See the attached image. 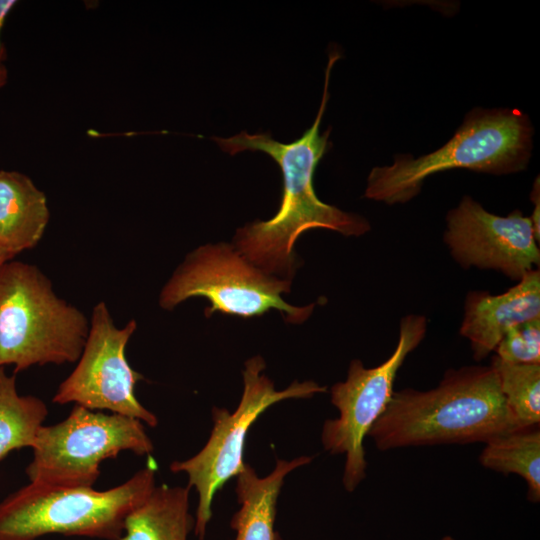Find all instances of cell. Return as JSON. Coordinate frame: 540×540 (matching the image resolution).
I'll return each instance as SVG.
<instances>
[{"label": "cell", "instance_id": "cell-6", "mask_svg": "<svg viewBox=\"0 0 540 540\" xmlns=\"http://www.w3.org/2000/svg\"><path fill=\"white\" fill-rule=\"evenodd\" d=\"M290 287L291 280L265 273L234 245L208 244L186 256L162 288L159 305L172 310L191 297H204L211 304L205 309L206 317L218 311L251 318L275 309L286 321L301 323L315 304L296 307L286 303L281 294Z\"/></svg>", "mask_w": 540, "mask_h": 540}, {"label": "cell", "instance_id": "cell-11", "mask_svg": "<svg viewBox=\"0 0 540 540\" xmlns=\"http://www.w3.org/2000/svg\"><path fill=\"white\" fill-rule=\"evenodd\" d=\"M443 240L462 268L495 270L514 281L537 269L540 250L529 217L520 210L498 216L470 196L446 215Z\"/></svg>", "mask_w": 540, "mask_h": 540}, {"label": "cell", "instance_id": "cell-20", "mask_svg": "<svg viewBox=\"0 0 540 540\" xmlns=\"http://www.w3.org/2000/svg\"><path fill=\"white\" fill-rule=\"evenodd\" d=\"M540 189L539 178L535 180L533 189L531 191V200L534 203V209L532 215L529 217L533 226L534 234L539 242L540 240Z\"/></svg>", "mask_w": 540, "mask_h": 540}, {"label": "cell", "instance_id": "cell-14", "mask_svg": "<svg viewBox=\"0 0 540 540\" xmlns=\"http://www.w3.org/2000/svg\"><path fill=\"white\" fill-rule=\"evenodd\" d=\"M313 457L300 456L291 461L277 460L274 470L260 478L248 464L236 476V495L240 509L230 526L235 540H282L274 529L276 506L284 478L294 469L307 465Z\"/></svg>", "mask_w": 540, "mask_h": 540}, {"label": "cell", "instance_id": "cell-10", "mask_svg": "<svg viewBox=\"0 0 540 540\" xmlns=\"http://www.w3.org/2000/svg\"><path fill=\"white\" fill-rule=\"evenodd\" d=\"M88 336L77 365L64 379L52 401L75 403L90 410H108L140 420L150 427L158 424L156 415L135 395V386L144 377L127 361L126 346L137 329L131 319L117 328L105 302L92 309Z\"/></svg>", "mask_w": 540, "mask_h": 540}, {"label": "cell", "instance_id": "cell-15", "mask_svg": "<svg viewBox=\"0 0 540 540\" xmlns=\"http://www.w3.org/2000/svg\"><path fill=\"white\" fill-rule=\"evenodd\" d=\"M189 487L155 486L126 517L120 540H188L195 526Z\"/></svg>", "mask_w": 540, "mask_h": 540}, {"label": "cell", "instance_id": "cell-24", "mask_svg": "<svg viewBox=\"0 0 540 540\" xmlns=\"http://www.w3.org/2000/svg\"><path fill=\"white\" fill-rule=\"evenodd\" d=\"M441 540H454L451 536H444Z\"/></svg>", "mask_w": 540, "mask_h": 540}, {"label": "cell", "instance_id": "cell-17", "mask_svg": "<svg viewBox=\"0 0 540 540\" xmlns=\"http://www.w3.org/2000/svg\"><path fill=\"white\" fill-rule=\"evenodd\" d=\"M48 415L44 401L32 395H19L15 374L0 367V460L11 451L32 448Z\"/></svg>", "mask_w": 540, "mask_h": 540}, {"label": "cell", "instance_id": "cell-2", "mask_svg": "<svg viewBox=\"0 0 540 540\" xmlns=\"http://www.w3.org/2000/svg\"><path fill=\"white\" fill-rule=\"evenodd\" d=\"M517 430L521 429L506 405L494 369L468 365L447 370L433 389L394 391L367 436L377 449L387 451L486 443Z\"/></svg>", "mask_w": 540, "mask_h": 540}, {"label": "cell", "instance_id": "cell-21", "mask_svg": "<svg viewBox=\"0 0 540 540\" xmlns=\"http://www.w3.org/2000/svg\"><path fill=\"white\" fill-rule=\"evenodd\" d=\"M16 3L17 1L15 0H0V64H2V61L6 58V49L1 41V32L8 14Z\"/></svg>", "mask_w": 540, "mask_h": 540}, {"label": "cell", "instance_id": "cell-13", "mask_svg": "<svg viewBox=\"0 0 540 540\" xmlns=\"http://www.w3.org/2000/svg\"><path fill=\"white\" fill-rule=\"evenodd\" d=\"M50 218L45 194L25 174L0 171V249L14 258L37 246Z\"/></svg>", "mask_w": 540, "mask_h": 540}, {"label": "cell", "instance_id": "cell-16", "mask_svg": "<svg viewBox=\"0 0 540 540\" xmlns=\"http://www.w3.org/2000/svg\"><path fill=\"white\" fill-rule=\"evenodd\" d=\"M479 462L487 469L517 474L527 485V499L540 501V431L529 428L500 435L485 443Z\"/></svg>", "mask_w": 540, "mask_h": 540}, {"label": "cell", "instance_id": "cell-7", "mask_svg": "<svg viewBox=\"0 0 540 540\" xmlns=\"http://www.w3.org/2000/svg\"><path fill=\"white\" fill-rule=\"evenodd\" d=\"M153 443L143 422L75 405L63 421L41 426L26 468L32 483L58 488H91L100 464L123 451L150 455Z\"/></svg>", "mask_w": 540, "mask_h": 540}, {"label": "cell", "instance_id": "cell-5", "mask_svg": "<svg viewBox=\"0 0 540 540\" xmlns=\"http://www.w3.org/2000/svg\"><path fill=\"white\" fill-rule=\"evenodd\" d=\"M153 463L124 483L98 491L30 482L0 502V540L49 534L120 540L127 515L155 488Z\"/></svg>", "mask_w": 540, "mask_h": 540}, {"label": "cell", "instance_id": "cell-4", "mask_svg": "<svg viewBox=\"0 0 540 540\" xmlns=\"http://www.w3.org/2000/svg\"><path fill=\"white\" fill-rule=\"evenodd\" d=\"M89 326L36 265L13 259L0 265V367L13 365L16 374L35 365L74 363Z\"/></svg>", "mask_w": 540, "mask_h": 540}, {"label": "cell", "instance_id": "cell-9", "mask_svg": "<svg viewBox=\"0 0 540 540\" xmlns=\"http://www.w3.org/2000/svg\"><path fill=\"white\" fill-rule=\"evenodd\" d=\"M426 331L425 316L402 317L397 346L389 358L373 368L364 367L358 359L352 360L346 380L331 388V402L339 416L325 421L321 441L330 454L345 455L342 482L348 492L354 491L366 477L364 438L387 407L398 370L423 341Z\"/></svg>", "mask_w": 540, "mask_h": 540}, {"label": "cell", "instance_id": "cell-1", "mask_svg": "<svg viewBox=\"0 0 540 540\" xmlns=\"http://www.w3.org/2000/svg\"><path fill=\"white\" fill-rule=\"evenodd\" d=\"M338 51L329 55L321 104L312 126L291 143H280L269 133L241 132L229 138L213 137L222 151L234 156L242 151H262L272 157L283 175L280 208L267 221H254L236 231L234 246L255 266L269 275L291 280L296 265L294 245L307 230L322 228L344 236H361L370 230L366 218L322 202L315 193V169L328 150V129L320 124L329 100V79Z\"/></svg>", "mask_w": 540, "mask_h": 540}, {"label": "cell", "instance_id": "cell-3", "mask_svg": "<svg viewBox=\"0 0 540 540\" xmlns=\"http://www.w3.org/2000/svg\"><path fill=\"white\" fill-rule=\"evenodd\" d=\"M533 138L529 117L519 109L474 108L442 147L414 158L396 155L391 165L374 167L364 196L388 205L416 197L431 175L454 168L505 175L528 166Z\"/></svg>", "mask_w": 540, "mask_h": 540}, {"label": "cell", "instance_id": "cell-23", "mask_svg": "<svg viewBox=\"0 0 540 540\" xmlns=\"http://www.w3.org/2000/svg\"><path fill=\"white\" fill-rule=\"evenodd\" d=\"M13 259L10 255L0 249V265L8 260Z\"/></svg>", "mask_w": 540, "mask_h": 540}, {"label": "cell", "instance_id": "cell-8", "mask_svg": "<svg viewBox=\"0 0 540 540\" xmlns=\"http://www.w3.org/2000/svg\"><path fill=\"white\" fill-rule=\"evenodd\" d=\"M264 369L265 362L260 356L246 361L243 394L236 410L230 413L224 408L213 407V428L205 446L193 457L170 464L171 472L187 474V487H195L198 493L194 534L199 540L205 537L215 494L246 465L243 454L251 425L277 402L308 399L327 390L314 381H294L286 389L277 391L273 381L262 373Z\"/></svg>", "mask_w": 540, "mask_h": 540}, {"label": "cell", "instance_id": "cell-18", "mask_svg": "<svg viewBox=\"0 0 540 540\" xmlns=\"http://www.w3.org/2000/svg\"><path fill=\"white\" fill-rule=\"evenodd\" d=\"M494 369L506 405L522 429L540 422V363H509L493 356Z\"/></svg>", "mask_w": 540, "mask_h": 540}, {"label": "cell", "instance_id": "cell-22", "mask_svg": "<svg viewBox=\"0 0 540 540\" xmlns=\"http://www.w3.org/2000/svg\"><path fill=\"white\" fill-rule=\"evenodd\" d=\"M7 81V69L3 64H0V88L5 85Z\"/></svg>", "mask_w": 540, "mask_h": 540}, {"label": "cell", "instance_id": "cell-19", "mask_svg": "<svg viewBox=\"0 0 540 540\" xmlns=\"http://www.w3.org/2000/svg\"><path fill=\"white\" fill-rule=\"evenodd\" d=\"M494 352L495 356L509 363H540V317L509 329Z\"/></svg>", "mask_w": 540, "mask_h": 540}, {"label": "cell", "instance_id": "cell-12", "mask_svg": "<svg viewBox=\"0 0 540 540\" xmlns=\"http://www.w3.org/2000/svg\"><path fill=\"white\" fill-rule=\"evenodd\" d=\"M539 317L540 271L537 268L501 294L470 291L465 297L459 332L469 340L473 358L479 362L494 352L509 329Z\"/></svg>", "mask_w": 540, "mask_h": 540}]
</instances>
